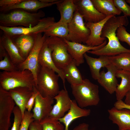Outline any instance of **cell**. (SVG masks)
I'll list each match as a JSON object with an SVG mask.
<instances>
[{
  "label": "cell",
  "mask_w": 130,
  "mask_h": 130,
  "mask_svg": "<svg viewBox=\"0 0 130 130\" xmlns=\"http://www.w3.org/2000/svg\"><path fill=\"white\" fill-rule=\"evenodd\" d=\"M87 130H89V129H88Z\"/></svg>",
  "instance_id": "cell-46"
},
{
  "label": "cell",
  "mask_w": 130,
  "mask_h": 130,
  "mask_svg": "<svg viewBox=\"0 0 130 130\" xmlns=\"http://www.w3.org/2000/svg\"><path fill=\"white\" fill-rule=\"evenodd\" d=\"M47 37L66 39L68 34V24L59 20L50 26L44 32Z\"/></svg>",
  "instance_id": "cell-29"
},
{
  "label": "cell",
  "mask_w": 130,
  "mask_h": 130,
  "mask_svg": "<svg viewBox=\"0 0 130 130\" xmlns=\"http://www.w3.org/2000/svg\"><path fill=\"white\" fill-rule=\"evenodd\" d=\"M55 22V19L53 17H48L42 19L36 25L32 27H9L0 26V29L3 32L11 36L23 34H37L44 33Z\"/></svg>",
  "instance_id": "cell-9"
},
{
  "label": "cell",
  "mask_w": 130,
  "mask_h": 130,
  "mask_svg": "<svg viewBox=\"0 0 130 130\" xmlns=\"http://www.w3.org/2000/svg\"><path fill=\"white\" fill-rule=\"evenodd\" d=\"M40 1L47 3H53L59 0H39Z\"/></svg>",
  "instance_id": "cell-44"
},
{
  "label": "cell",
  "mask_w": 130,
  "mask_h": 130,
  "mask_svg": "<svg viewBox=\"0 0 130 130\" xmlns=\"http://www.w3.org/2000/svg\"><path fill=\"white\" fill-rule=\"evenodd\" d=\"M111 15L106 16L101 21L96 23L87 22L85 23L86 27L90 30V33L85 43L87 45L96 46L102 44L106 40V38L101 36L102 30L106 21L111 17L115 16Z\"/></svg>",
  "instance_id": "cell-15"
},
{
  "label": "cell",
  "mask_w": 130,
  "mask_h": 130,
  "mask_svg": "<svg viewBox=\"0 0 130 130\" xmlns=\"http://www.w3.org/2000/svg\"><path fill=\"white\" fill-rule=\"evenodd\" d=\"M7 54V52L2 44L0 43V60H2Z\"/></svg>",
  "instance_id": "cell-42"
},
{
  "label": "cell",
  "mask_w": 130,
  "mask_h": 130,
  "mask_svg": "<svg viewBox=\"0 0 130 130\" xmlns=\"http://www.w3.org/2000/svg\"><path fill=\"white\" fill-rule=\"evenodd\" d=\"M15 103L8 91L0 87V130H8Z\"/></svg>",
  "instance_id": "cell-10"
},
{
  "label": "cell",
  "mask_w": 130,
  "mask_h": 130,
  "mask_svg": "<svg viewBox=\"0 0 130 130\" xmlns=\"http://www.w3.org/2000/svg\"><path fill=\"white\" fill-rule=\"evenodd\" d=\"M67 45L68 52L76 62L77 66L84 62V55L88 51L95 50L102 48L107 44L106 40L101 45L96 46H91L75 42H72L63 39Z\"/></svg>",
  "instance_id": "cell-12"
},
{
  "label": "cell",
  "mask_w": 130,
  "mask_h": 130,
  "mask_svg": "<svg viewBox=\"0 0 130 130\" xmlns=\"http://www.w3.org/2000/svg\"><path fill=\"white\" fill-rule=\"evenodd\" d=\"M129 23L127 17L124 15L115 16L110 18L104 25L101 34L102 37L107 38L108 43L101 49L89 51L87 52L99 56H110L124 52H130V49H127L121 44L116 33L119 27L121 26H126Z\"/></svg>",
  "instance_id": "cell-1"
},
{
  "label": "cell",
  "mask_w": 130,
  "mask_h": 130,
  "mask_svg": "<svg viewBox=\"0 0 130 130\" xmlns=\"http://www.w3.org/2000/svg\"><path fill=\"white\" fill-rule=\"evenodd\" d=\"M37 34H23L10 36L25 59L34 46Z\"/></svg>",
  "instance_id": "cell-23"
},
{
  "label": "cell",
  "mask_w": 130,
  "mask_h": 130,
  "mask_svg": "<svg viewBox=\"0 0 130 130\" xmlns=\"http://www.w3.org/2000/svg\"><path fill=\"white\" fill-rule=\"evenodd\" d=\"M23 0H0V7L11 6L19 3Z\"/></svg>",
  "instance_id": "cell-38"
},
{
  "label": "cell",
  "mask_w": 130,
  "mask_h": 130,
  "mask_svg": "<svg viewBox=\"0 0 130 130\" xmlns=\"http://www.w3.org/2000/svg\"><path fill=\"white\" fill-rule=\"evenodd\" d=\"M72 94L78 106L84 108L95 106L99 104L100 98L98 86L89 79H83L80 84L71 85Z\"/></svg>",
  "instance_id": "cell-3"
},
{
  "label": "cell",
  "mask_w": 130,
  "mask_h": 130,
  "mask_svg": "<svg viewBox=\"0 0 130 130\" xmlns=\"http://www.w3.org/2000/svg\"><path fill=\"white\" fill-rule=\"evenodd\" d=\"M84 57L89 66L92 77L95 80L98 79L101 68L111 64L106 56H101L97 58L90 56L85 53Z\"/></svg>",
  "instance_id": "cell-24"
},
{
  "label": "cell",
  "mask_w": 130,
  "mask_h": 130,
  "mask_svg": "<svg viewBox=\"0 0 130 130\" xmlns=\"http://www.w3.org/2000/svg\"><path fill=\"white\" fill-rule=\"evenodd\" d=\"M0 87L7 91L18 87L33 89L35 86L34 78L28 70L12 72L3 71L0 73Z\"/></svg>",
  "instance_id": "cell-4"
},
{
  "label": "cell",
  "mask_w": 130,
  "mask_h": 130,
  "mask_svg": "<svg viewBox=\"0 0 130 130\" xmlns=\"http://www.w3.org/2000/svg\"></svg>",
  "instance_id": "cell-47"
},
{
  "label": "cell",
  "mask_w": 130,
  "mask_h": 130,
  "mask_svg": "<svg viewBox=\"0 0 130 130\" xmlns=\"http://www.w3.org/2000/svg\"><path fill=\"white\" fill-rule=\"evenodd\" d=\"M0 69L7 72L19 70L17 66L12 62L7 53L0 61Z\"/></svg>",
  "instance_id": "cell-32"
},
{
  "label": "cell",
  "mask_w": 130,
  "mask_h": 130,
  "mask_svg": "<svg viewBox=\"0 0 130 130\" xmlns=\"http://www.w3.org/2000/svg\"><path fill=\"white\" fill-rule=\"evenodd\" d=\"M89 125L88 124L83 123L76 126L72 130H87L89 129Z\"/></svg>",
  "instance_id": "cell-41"
},
{
  "label": "cell",
  "mask_w": 130,
  "mask_h": 130,
  "mask_svg": "<svg viewBox=\"0 0 130 130\" xmlns=\"http://www.w3.org/2000/svg\"><path fill=\"white\" fill-rule=\"evenodd\" d=\"M115 6L120 10L124 15L130 17V6L124 0H113Z\"/></svg>",
  "instance_id": "cell-35"
},
{
  "label": "cell",
  "mask_w": 130,
  "mask_h": 130,
  "mask_svg": "<svg viewBox=\"0 0 130 130\" xmlns=\"http://www.w3.org/2000/svg\"><path fill=\"white\" fill-rule=\"evenodd\" d=\"M114 107L117 109L126 108L130 110V105L126 104L122 100L117 101L114 104Z\"/></svg>",
  "instance_id": "cell-39"
},
{
  "label": "cell",
  "mask_w": 130,
  "mask_h": 130,
  "mask_svg": "<svg viewBox=\"0 0 130 130\" xmlns=\"http://www.w3.org/2000/svg\"><path fill=\"white\" fill-rule=\"evenodd\" d=\"M42 130H64L65 126L58 120L48 117L40 122Z\"/></svg>",
  "instance_id": "cell-31"
},
{
  "label": "cell",
  "mask_w": 130,
  "mask_h": 130,
  "mask_svg": "<svg viewBox=\"0 0 130 130\" xmlns=\"http://www.w3.org/2000/svg\"><path fill=\"white\" fill-rule=\"evenodd\" d=\"M29 130H42V126L40 122L34 120L30 124Z\"/></svg>",
  "instance_id": "cell-40"
},
{
  "label": "cell",
  "mask_w": 130,
  "mask_h": 130,
  "mask_svg": "<svg viewBox=\"0 0 130 130\" xmlns=\"http://www.w3.org/2000/svg\"><path fill=\"white\" fill-rule=\"evenodd\" d=\"M68 26V34L65 39L72 42L85 43L89 36L90 30L86 26L82 16L77 10Z\"/></svg>",
  "instance_id": "cell-7"
},
{
  "label": "cell",
  "mask_w": 130,
  "mask_h": 130,
  "mask_svg": "<svg viewBox=\"0 0 130 130\" xmlns=\"http://www.w3.org/2000/svg\"><path fill=\"white\" fill-rule=\"evenodd\" d=\"M0 43L14 64L17 66L24 61L25 59L21 55L10 36L3 32L0 37Z\"/></svg>",
  "instance_id": "cell-21"
},
{
  "label": "cell",
  "mask_w": 130,
  "mask_h": 130,
  "mask_svg": "<svg viewBox=\"0 0 130 130\" xmlns=\"http://www.w3.org/2000/svg\"><path fill=\"white\" fill-rule=\"evenodd\" d=\"M60 0L53 3H47L42 2L39 0H23L21 2L13 6L0 7V13H6L14 9H20L35 13L38 11L40 9L56 4Z\"/></svg>",
  "instance_id": "cell-18"
},
{
  "label": "cell",
  "mask_w": 130,
  "mask_h": 130,
  "mask_svg": "<svg viewBox=\"0 0 130 130\" xmlns=\"http://www.w3.org/2000/svg\"><path fill=\"white\" fill-rule=\"evenodd\" d=\"M46 37L42 33L37 34L34 46L28 57L23 62L17 66L19 70H28L30 71L33 74L35 83L40 67L38 62L39 55Z\"/></svg>",
  "instance_id": "cell-8"
},
{
  "label": "cell",
  "mask_w": 130,
  "mask_h": 130,
  "mask_svg": "<svg viewBox=\"0 0 130 130\" xmlns=\"http://www.w3.org/2000/svg\"><path fill=\"white\" fill-rule=\"evenodd\" d=\"M52 51L48 46L46 41L40 50L38 58L40 66L42 67L48 68L54 71L62 80L65 89V79L63 70L58 69L55 65L51 55Z\"/></svg>",
  "instance_id": "cell-19"
},
{
  "label": "cell",
  "mask_w": 130,
  "mask_h": 130,
  "mask_svg": "<svg viewBox=\"0 0 130 130\" xmlns=\"http://www.w3.org/2000/svg\"><path fill=\"white\" fill-rule=\"evenodd\" d=\"M46 42L51 50L52 59L59 69L63 70L73 59L68 52L67 44L63 39L47 37Z\"/></svg>",
  "instance_id": "cell-6"
},
{
  "label": "cell",
  "mask_w": 130,
  "mask_h": 130,
  "mask_svg": "<svg viewBox=\"0 0 130 130\" xmlns=\"http://www.w3.org/2000/svg\"><path fill=\"white\" fill-rule=\"evenodd\" d=\"M33 113L25 110L20 130H28L31 123L34 120Z\"/></svg>",
  "instance_id": "cell-36"
},
{
  "label": "cell",
  "mask_w": 130,
  "mask_h": 130,
  "mask_svg": "<svg viewBox=\"0 0 130 130\" xmlns=\"http://www.w3.org/2000/svg\"><path fill=\"white\" fill-rule=\"evenodd\" d=\"M107 57L111 63L118 69L130 72V52H124L115 56Z\"/></svg>",
  "instance_id": "cell-30"
},
{
  "label": "cell",
  "mask_w": 130,
  "mask_h": 130,
  "mask_svg": "<svg viewBox=\"0 0 130 130\" xmlns=\"http://www.w3.org/2000/svg\"><path fill=\"white\" fill-rule=\"evenodd\" d=\"M54 71L46 67H40L35 82L37 91L43 97L53 98L60 90L58 83L59 77Z\"/></svg>",
  "instance_id": "cell-5"
},
{
  "label": "cell",
  "mask_w": 130,
  "mask_h": 130,
  "mask_svg": "<svg viewBox=\"0 0 130 130\" xmlns=\"http://www.w3.org/2000/svg\"><path fill=\"white\" fill-rule=\"evenodd\" d=\"M125 1L127 3L130 4V0H126Z\"/></svg>",
  "instance_id": "cell-45"
},
{
  "label": "cell",
  "mask_w": 130,
  "mask_h": 130,
  "mask_svg": "<svg viewBox=\"0 0 130 130\" xmlns=\"http://www.w3.org/2000/svg\"><path fill=\"white\" fill-rule=\"evenodd\" d=\"M35 87L33 89L27 87H18L8 91L16 105L20 110L23 118L26 105L34 92Z\"/></svg>",
  "instance_id": "cell-20"
},
{
  "label": "cell",
  "mask_w": 130,
  "mask_h": 130,
  "mask_svg": "<svg viewBox=\"0 0 130 130\" xmlns=\"http://www.w3.org/2000/svg\"><path fill=\"white\" fill-rule=\"evenodd\" d=\"M56 5L60 14L59 20L68 24L69 23L77 9L74 0H61Z\"/></svg>",
  "instance_id": "cell-25"
},
{
  "label": "cell",
  "mask_w": 130,
  "mask_h": 130,
  "mask_svg": "<svg viewBox=\"0 0 130 130\" xmlns=\"http://www.w3.org/2000/svg\"><path fill=\"white\" fill-rule=\"evenodd\" d=\"M53 98L56 102L53 106L49 117L58 120L63 117L65 113L69 110L71 100L68 91L65 89L60 90Z\"/></svg>",
  "instance_id": "cell-14"
},
{
  "label": "cell",
  "mask_w": 130,
  "mask_h": 130,
  "mask_svg": "<svg viewBox=\"0 0 130 130\" xmlns=\"http://www.w3.org/2000/svg\"><path fill=\"white\" fill-rule=\"evenodd\" d=\"M77 66L75 61L73 59L63 69L65 79L71 85L80 84L83 82V79Z\"/></svg>",
  "instance_id": "cell-27"
},
{
  "label": "cell",
  "mask_w": 130,
  "mask_h": 130,
  "mask_svg": "<svg viewBox=\"0 0 130 130\" xmlns=\"http://www.w3.org/2000/svg\"><path fill=\"white\" fill-rule=\"evenodd\" d=\"M124 102L126 104L130 105V91L126 94Z\"/></svg>",
  "instance_id": "cell-43"
},
{
  "label": "cell",
  "mask_w": 130,
  "mask_h": 130,
  "mask_svg": "<svg viewBox=\"0 0 130 130\" xmlns=\"http://www.w3.org/2000/svg\"><path fill=\"white\" fill-rule=\"evenodd\" d=\"M13 112L14 118L11 130H20L23 119L21 111L19 107L16 105L14 107Z\"/></svg>",
  "instance_id": "cell-33"
},
{
  "label": "cell",
  "mask_w": 130,
  "mask_h": 130,
  "mask_svg": "<svg viewBox=\"0 0 130 130\" xmlns=\"http://www.w3.org/2000/svg\"><path fill=\"white\" fill-rule=\"evenodd\" d=\"M44 12L39 10L35 13L21 9H14L0 13V26L13 27H30L36 25L45 16Z\"/></svg>",
  "instance_id": "cell-2"
},
{
  "label": "cell",
  "mask_w": 130,
  "mask_h": 130,
  "mask_svg": "<svg viewBox=\"0 0 130 130\" xmlns=\"http://www.w3.org/2000/svg\"><path fill=\"white\" fill-rule=\"evenodd\" d=\"M91 113L90 109L80 107L75 99L71 100L70 108L68 113L58 120L64 124V130H68L69 126L73 121L79 118L87 117Z\"/></svg>",
  "instance_id": "cell-22"
},
{
  "label": "cell",
  "mask_w": 130,
  "mask_h": 130,
  "mask_svg": "<svg viewBox=\"0 0 130 130\" xmlns=\"http://www.w3.org/2000/svg\"><path fill=\"white\" fill-rule=\"evenodd\" d=\"M94 6L100 13L106 16L119 15L122 12L115 6L113 0H91Z\"/></svg>",
  "instance_id": "cell-28"
},
{
  "label": "cell",
  "mask_w": 130,
  "mask_h": 130,
  "mask_svg": "<svg viewBox=\"0 0 130 130\" xmlns=\"http://www.w3.org/2000/svg\"><path fill=\"white\" fill-rule=\"evenodd\" d=\"M116 77L120 78L121 81L118 84L115 92L117 101L122 100L128 92L130 91V72L118 69Z\"/></svg>",
  "instance_id": "cell-26"
},
{
  "label": "cell",
  "mask_w": 130,
  "mask_h": 130,
  "mask_svg": "<svg viewBox=\"0 0 130 130\" xmlns=\"http://www.w3.org/2000/svg\"><path fill=\"white\" fill-rule=\"evenodd\" d=\"M105 67L107 70V72H105L103 70L100 72L97 80L109 93L112 94L115 92L118 84L116 75L118 69L111 63Z\"/></svg>",
  "instance_id": "cell-16"
},
{
  "label": "cell",
  "mask_w": 130,
  "mask_h": 130,
  "mask_svg": "<svg viewBox=\"0 0 130 130\" xmlns=\"http://www.w3.org/2000/svg\"><path fill=\"white\" fill-rule=\"evenodd\" d=\"M116 35L119 40L127 43L130 46V34L126 31L123 26L118 27L117 30Z\"/></svg>",
  "instance_id": "cell-34"
},
{
  "label": "cell",
  "mask_w": 130,
  "mask_h": 130,
  "mask_svg": "<svg viewBox=\"0 0 130 130\" xmlns=\"http://www.w3.org/2000/svg\"><path fill=\"white\" fill-rule=\"evenodd\" d=\"M54 99L49 97H44L40 94L36 97L32 110L33 118L35 120L40 122L49 117L53 108Z\"/></svg>",
  "instance_id": "cell-13"
},
{
  "label": "cell",
  "mask_w": 130,
  "mask_h": 130,
  "mask_svg": "<svg viewBox=\"0 0 130 130\" xmlns=\"http://www.w3.org/2000/svg\"><path fill=\"white\" fill-rule=\"evenodd\" d=\"M77 10L82 16L85 23H96L104 19L106 16L99 12L91 0H74Z\"/></svg>",
  "instance_id": "cell-11"
},
{
  "label": "cell",
  "mask_w": 130,
  "mask_h": 130,
  "mask_svg": "<svg viewBox=\"0 0 130 130\" xmlns=\"http://www.w3.org/2000/svg\"><path fill=\"white\" fill-rule=\"evenodd\" d=\"M108 111L109 119L117 125L119 130H130V110L117 109L114 107Z\"/></svg>",
  "instance_id": "cell-17"
},
{
  "label": "cell",
  "mask_w": 130,
  "mask_h": 130,
  "mask_svg": "<svg viewBox=\"0 0 130 130\" xmlns=\"http://www.w3.org/2000/svg\"><path fill=\"white\" fill-rule=\"evenodd\" d=\"M39 94L37 91L35 87L34 88V92L31 97L26 106V109L28 111L31 112L34 105L35 99L36 97Z\"/></svg>",
  "instance_id": "cell-37"
}]
</instances>
